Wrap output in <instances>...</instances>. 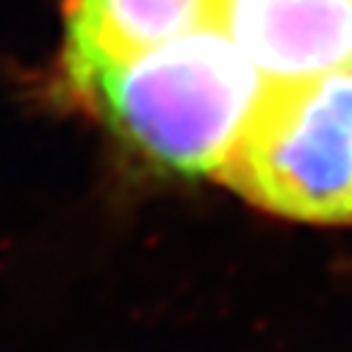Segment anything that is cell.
Masks as SVG:
<instances>
[{
	"label": "cell",
	"instance_id": "obj_1",
	"mask_svg": "<svg viewBox=\"0 0 352 352\" xmlns=\"http://www.w3.org/2000/svg\"><path fill=\"white\" fill-rule=\"evenodd\" d=\"M78 89L158 164L219 175L267 100L270 83L219 25L208 23L95 72Z\"/></svg>",
	"mask_w": 352,
	"mask_h": 352
},
{
	"label": "cell",
	"instance_id": "obj_2",
	"mask_svg": "<svg viewBox=\"0 0 352 352\" xmlns=\"http://www.w3.org/2000/svg\"><path fill=\"white\" fill-rule=\"evenodd\" d=\"M219 175L272 214L308 222L352 219V69L270 86Z\"/></svg>",
	"mask_w": 352,
	"mask_h": 352
},
{
	"label": "cell",
	"instance_id": "obj_3",
	"mask_svg": "<svg viewBox=\"0 0 352 352\" xmlns=\"http://www.w3.org/2000/svg\"><path fill=\"white\" fill-rule=\"evenodd\" d=\"M211 23L270 86L352 69V0H214Z\"/></svg>",
	"mask_w": 352,
	"mask_h": 352
},
{
	"label": "cell",
	"instance_id": "obj_4",
	"mask_svg": "<svg viewBox=\"0 0 352 352\" xmlns=\"http://www.w3.org/2000/svg\"><path fill=\"white\" fill-rule=\"evenodd\" d=\"M214 0H72L67 14V72L83 86L175 36L211 23Z\"/></svg>",
	"mask_w": 352,
	"mask_h": 352
}]
</instances>
